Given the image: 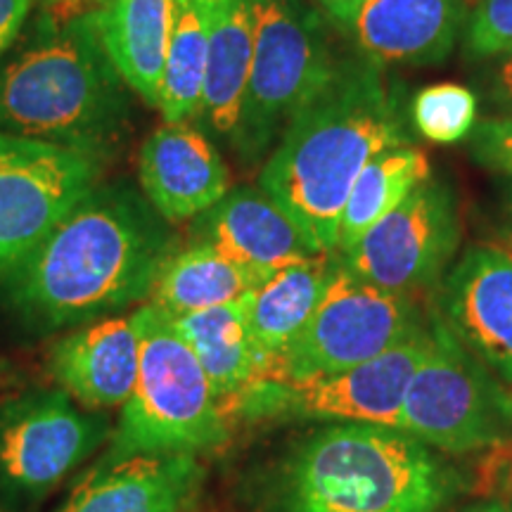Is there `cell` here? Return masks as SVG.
<instances>
[{
    "mask_svg": "<svg viewBox=\"0 0 512 512\" xmlns=\"http://www.w3.org/2000/svg\"><path fill=\"white\" fill-rule=\"evenodd\" d=\"M176 249L174 228L143 190L100 181L8 275L0 294L31 335L74 330L147 302Z\"/></svg>",
    "mask_w": 512,
    "mask_h": 512,
    "instance_id": "cell-1",
    "label": "cell"
},
{
    "mask_svg": "<svg viewBox=\"0 0 512 512\" xmlns=\"http://www.w3.org/2000/svg\"><path fill=\"white\" fill-rule=\"evenodd\" d=\"M401 81L361 55H339L320 91L290 121L259 174L316 252H337L358 174L380 152L413 145Z\"/></svg>",
    "mask_w": 512,
    "mask_h": 512,
    "instance_id": "cell-2",
    "label": "cell"
},
{
    "mask_svg": "<svg viewBox=\"0 0 512 512\" xmlns=\"http://www.w3.org/2000/svg\"><path fill=\"white\" fill-rule=\"evenodd\" d=\"M133 95L91 8L46 10L0 67V131L110 162L131 128Z\"/></svg>",
    "mask_w": 512,
    "mask_h": 512,
    "instance_id": "cell-3",
    "label": "cell"
},
{
    "mask_svg": "<svg viewBox=\"0 0 512 512\" xmlns=\"http://www.w3.org/2000/svg\"><path fill=\"white\" fill-rule=\"evenodd\" d=\"M458 489V472L411 434L330 425L287 453L271 501L273 512H439Z\"/></svg>",
    "mask_w": 512,
    "mask_h": 512,
    "instance_id": "cell-4",
    "label": "cell"
},
{
    "mask_svg": "<svg viewBox=\"0 0 512 512\" xmlns=\"http://www.w3.org/2000/svg\"><path fill=\"white\" fill-rule=\"evenodd\" d=\"M131 316L140 339L138 380L93 470L133 456H197L228 437L230 420L169 313L145 304Z\"/></svg>",
    "mask_w": 512,
    "mask_h": 512,
    "instance_id": "cell-5",
    "label": "cell"
},
{
    "mask_svg": "<svg viewBox=\"0 0 512 512\" xmlns=\"http://www.w3.org/2000/svg\"><path fill=\"white\" fill-rule=\"evenodd\" d=\"M254 48L233 150L259 162L320 91L339 53L330 19L309 0H252Z\"/></svg>",
    "mask_w": 512,
    "mask_h": 512,
    "instance_id": "cell-6",
    "label": "cell"
},
{
    "mask_svg": "<svg viewBox=\"0 0 512 512\" xmlns=\"http://www.w3.org/2000/svg\"><path fill=\"white\" fill-rule=\"evenodd\" d=\"M432 344L403 401L399 430L441 453H479L512 437V392L434 318Z\"/></svg>",
    "mask_w": 512,
    "mask_h": 512,
    "instance_id": "cell-7",
    "label": "cell"
},
{
    "mask_svg": "<svg viewBox=\"0 0 512 512\" xmlns=\"http://www.w3.org/2000/svg\"><path fill=\"white\" fill-rule=\"evenodd\" d=\"M425 325L415 294L384 290L358 278L337 254L323 299L306 330L280 358L275 382L330 375L366 363Z\"/></svg>",
    "mask_w": 512,
    "mask_h": 512,
    "instance_id": "cell-8",
    "label": "cell"
},
{
    "mask_svg": "<svg viewBox=\"0 0 512 512\" xmlns=\"http://www.w3.org/2000/svg\"><path fill=\"white\" fill-rule=\"evenodd\" d=\"M432 344V328L394 349L330 375L261 384L235 403V418H297L332 425H377L399 430L408 384Z\"/></svg>",
    "mask_w": 512,
    "mask_h": 512,
    "instance_id": "cell-9",
    "label": "cell"
},
{
    "mask_svg": "<svg viewBox=\"0 0 512 512\" xmlns=\"http://www.w3.org/2000/svg\"><path fill=\"white\" fill-rule=\"evenodd\" d=\"M114 427L64 389H34L0 403V489L43 498L107 446Z\"/></svg>",
    "mask_w": 512,
    "mask_h": 512,
    "instance_id": "cell-10",
    "label": "cell"
},
{
    "mask_svg": "<svg viewBox=\"0 0 512 512\" xmlns=\"http://www.w3.org/2000/svg\"><path fill=\"white\" fill-rule=\"evenodd\" d=\"M98 157L0 131V285L105 178Z\"/></svg>",
    "mask_w": 512,
    "mask_h": 512,
    "instance_id": "cell-11",
    "label": "cell"
},
{
    "mask_svg": "<svg viewBox=\"0 0 512 512\" xmlns=\"http://www.w3.org/2000/svg\"><path fill=\"white\" fill-rule=\"evenodd\" d=\"M460 235L456 192L430 176L339 256L358 278L384 290L415 294L441 283L456 259Z\"/></svg>",
    "mask_w": 512,
    "mask_h": 512,
    "instance_id": "cell-12",
    "label": "cell"
},
{
    "mask_svg": "<svg viewBox=\"0 0 512 512\" xmlns=\"http://www.w3.org/2000/svg\"><path fill=\"white\" fill-rule=\"evenodd\" d=\"M437 318L512 392V249L467 247L437 292Z\"/></svg>",
    "mask_w": 512,
    "mask_h": 512,
    "instance_id": "cell-13",
    "label": "cell"
},
{
    "mask_svg": "<svg viewBox=\"0 0 512 512\" xmlns=\"http://www.w3.org/2000/svg\"><path fill=\"white\" fill-rule=\"evenodd\" d=\"M467 15V0H358L339 31L377 67H430L456 48Z\"/></svg>",
    "mask_w": 512,
    "mask_h": 512,
    "instance_id": "cell-14",
    "label": "cell"
},
{
    "mask_svg": "<svg viewBox=\"0 0 512 512\" xmlns=\"http://www.w3.org/2000/svg\"><path fill=\"white\" fill-rule=\"evenodd\" d=\"M140 190L166 221H195L230 190L228 166L214 140L190 124L159 126L138 155Z\"/></svg>",
    "mask_w": 512,
    "mask_h": 512,
    "instance_id": "cell-15",
    "label": "cell"
},
{
    "mask_svg": "<svg viewBox=\"0 0 512 512\" xmlns=\"http://www.w3.org/2000/svg\"><path fill=\"white\" fill-rule=\"evenodd\" d=\"M48 373L88 411L121 408L138 380L140 339L133 316H110L62 335L46 358Z\"/></svg>",
    "mask_w": 512,
    "mask_h": 512,
    "instance_id": "cell-16",
    "label": "cell"
},
{
    "mask_svg": "<svg viewBox=\"0 0 512 512\" xmlns=\"http://www.w3.org/2000/svg\"><path fill=\"white\" fill-rule=\"evenodd\" d=\"M195 240L221 249L261 275L309 259L316 252L304 230L259 185L228 190L226 197L195 219Z\"/></svg>",
    "mask_w": 512,
    "mask_h": 512,
    "instance_id": "cell-17",
    "label": "cell"
},
{
    "mask_svg": "<svg viewBox=\"0 0 512 512\" xmlns=\"http://www.w3.org/2000/svg\"><path fill=\"white\" fill-rule=\"evenodd\" d=\"M202 479L190 453L133 456L88 472L55 512H188Z\"/></svg>",
    "mask_w": 512,
    "mask_h": 512,
    "instance_id": "cell-18",
    "label": "cell"
},
{
    "mask_svg": "<svg viewBox=\"0 0 512 512\" xmlns=\"http://www.w3.org/2000/svg\"><path fill=\"white\" fill-rule=\"evenodd\" d=\"M197 356L211 389L230 420L235 403L261 384H271L275 366L256 347L247 325L245 297L185 316H169Z\"/></svg>",
    "mask_w": 512,
    "mask_h": 512,
    "instance_id": "cell-19",
    "label": "cell"
},
{
    "mask_svg": "<svg viewBox=\"0 0 512 512\" xmlns=\"http://www.w3.org/2000/svg\"><path fill=\"white\" fill-rule=\"evenodd\" d=\"M112 62L145 105L157 107L169 53L174 0H88Z\"/></svg>",
    "mask_w": 512,
    "mask_h": 512,
    "instance_id": "cell-20",
    "label": "cell"
},
{
    "mask_svg": "<svg viewBox=\"0 0 512 512\" xmlns=\"http://www.w3.org/2000/svg\"><path fill=\"white\" fill-rule=\"evenodd\" d=\"M254 48L252 0H211L207 69L197 121L209 138L233 145Z\"/></svg>",
    "mask_w": 512,
    "mask_h": 512,
    "instance_id": "cell-21",
    "label": "cell"
},
{
    "mask_svg": "<svg viewBox=\"0 0 512 512\" xmlns=\"http://www.w3.org/2000/svg\"><path fill=\"white\" fill-rule=\"evenodd\" d=\"M337 252L313 254L261 280L245 294V313L252 339L271 358L278 380V366L316 313L328 287ZM271 382V384H273Z\"/></svg>",
    "mask_w": 512,
    "mask_h": 512,
    "instance_id": "cell-22",
    "label": "cell"
},
{
    "mask_svg": "<svg viewBox=\"0 0 512 512\" xmlns=\"http://www.w3.org/2000/svg\"><path fill=\"white\" fill-rule=\"evenodd\" d=\"M266 278L268 275L238 264L221 249L195 240L190 247L176 249L166 259L147 304L157 306L169 316H185L211 306L238 302Z\"/></svg>",
    "mask_w": 512,
    "mask_h": 512,
    "instance_id": "cell-23",
    "label": "cell"
},
{
    "mask_svg": "<svg viewBox=\"0 0 512 512\" xmlns=\"http://www.w3.org/2000/svg\"><path fill=\"white\" fill-rule=\"evenodd\" d=\"M432 176L430 159L413 145H396L375 155L356 178L339 221L337 254L349 252L377 221L399 207Z\"/></svg>",
    "mask_w": 512,
    "mask_h": 512,
    "instance_id": "cell-24",
    "label": "cell"
},
{
    "mask_svg": "<svg viewBox=\"0 0 512 512\" xmlns=\"http://www.w3.org/2000/svg\"><path fill=\"white\" fill-rule=\"evenodd\" d=\"M211 0H174L169 53L157 110L166 124L197 119L207 69Z\"/></svg>",
    "mask_w": 512,
    "mask_h": 512,
    "instance_id": "cell-25",
    "label": "cell"
},
{
    "mask_svg": "<svg viewBox=\"0 0 512 512\" xmlns=\"http://www.w3.org/2000/svg\"><path fill=\"white\" fill-rule=\"evenodd\" d=\"M408 119L432 143H458L470 138L479 121L477 95L460 83H434L413 95Z\"/></svg>",
    "mask_w": 512,
    "mask_h": 512,
    "instance_id": "cell-26",
    "label": "cell"
},
{
    "mask_svg": "<svg viewBox=\"0 0 512 512\" xmlns=\"http://www.w3.org/2000/svg\"><path fill=\"white\" fill-rule=\"evenodd\" d=\"M467 60H496L512 53V0H479L463 29Z\"/></svg>",
    "mask_w": 512,
    "mask_h": 512,
    "instance_id": "cell-27",
    "label": "cell"
},
{
    "mask_svg": "<svg viewBox=\"0 0 512 512\" xmlns=\"http://www.w3.org/2000/svg\"><path fill=\"white\" fill-rule=\"evenodd\" d=\"M475 162L486 166L498 176L512 178V117H489L477 121L475 131L470 133V145H467Z\"/></svg>",
    "mask_w": 512,
    "mask_h": 512,
    "instance_id": "cell-28",
    "label": "cell"
},
{
    "mask_svg": "<svg viewBox=\"0 0 512 512\" xmlns=\"http://www.w3.org/2000/svg\"><path fill=\"white\" fill-rule=\"evenodd\" d=\"M31 8H34V0H0V60L22 36Z\"/></svg>",
    "mask_w": 512,
    "mask_h": 512,
    "instance_id": "cell-29",
    "label": "cell"
},
{
    "mask_svg": "<svg viewBox=\"0 0 512 512\" xmlns=\"http://www.w3.org/2000/svg\"><path fill=\"white\" fill-rule=\"evenodd\" d=\"M489 98L494 105L501 107L505 114L512 117V53L503 57V62L498 64L494 81H491Z\"/></svg>",
    "mask_w": 512,
    "mask_h": 512,
    "instance_id": "cell-30",
    "label": "cell"
},
{
    "mask_svg": "<svg viewBox=\"0 0 512 512\" xmlns=\"http://www.w3.org/2000/svg\"><path fill=\"white\" fill-rule=\"evenodd\" d=\"M316 5L323 10V15L330 19L332 27H342L347 22L351 12L358 5V0H316Z\"/></svg>",
    "mask_w": 512,
    "mask_h": 512,
    "instance_id": "cell-31",
    "label": "cell"
},
{
    "mask_svg": "<svg viewBox=\"0 0 512 512\" xmlns=\"http://www.w3.org/2000/svg\"><path fill=\"white\" fill-rule=\"evenodd\" d=\"M503 238H505V245L512 249V178H505V192H503Z\"/></svg>",
    "mask_w": 512,
    "mask_h": 512,
    "instance_id": "cell-32",
    "label": "cell"
},
{
    "mask_svg": "<svg viewBox=\"0 0 512 512\" xmlns=\"http://www.w3.org/2000/svg\"><path fill=\"white\" fill-rule=\"evenodd\" d=\"M465 512H512V508L501 501H486L475 505V508H467Z\"/></svg>",
    "mask_w": 512,
    "mask_h": 512,
    "instance_id": "cell-33",
    "label": "cell"
},
{
    "mask_svg": "<svg viewBox=\"0 0 512 512\" xmlns=\"http://www.w3.org/2000/svg\"><path fill=\"white\" fill-rule=\"evenodd\" d=\"M46 10H64V8H81L86 0H41Z\"/></svg>",
    "mask_w": 512,
    "mask_h": 512,
    "instance_id": "cell-34",
    "label": "cell"
}]
</instances>
